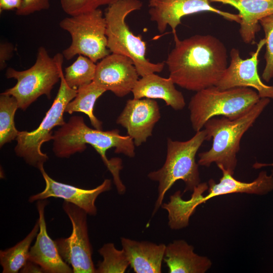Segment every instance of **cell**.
Wrapping results in <instances>:
<instances>
[{
	"instance_id": "obj_3",
	"label": "cell",
	"mask_w": 273,
	"mask_h": 273,
	"mask_svg": "<svg viewBox=\"0 0 273 273\" xmlns=\"http://www.w3.org/2000/svg\"><path fill=\"white\" fill-rule=\"evenodd\" d=\"M270 99L260 98L246 113L235 119L212 117L204 125L206 141L212 140L210 149L198 154L199 165L209 167L215 163L234 175L238 160L237 154L244 133L251 127L270 103Z\"/></svg>"
},
{
	"instance_id": "obj_10",
	"label": "cell",
	"mask_w": 273,
	"mask_h": 273,
	"mask_svg": "<svg viewBox=\"0 0 273 273\" xmlns=\"http://www.w3.org/2000/svg\"><path fill=\"white\" fill-rule=\"evenodd\" d=\"M62 207L72 225L71 235L55 242L63 260L70 264L74 273H95L87 223V213L76 205L64 201Z\"/></svg>"
},
{
	"instance_id": "obj_5",
	"label": "cell",
	"mask_w": 273,
	"mask_h": 273,
	"mask_svg": "<svg viewBox=\"0 0 273 273\" xmlns=\"http://www.w3.org/2000/svg\"><path fill=\"white\" fill-rule=\"evenodd\" d=\"M143 6L140 0H116L108 5L105 14L107 47L110 52L127 56L133 62L139 76L161 72L165 62H151L146 57V43L141 35L129 29L125 19L132 12Z\"/></svg>"
},
{
	"instance_id": "obj_20",
	"label": "cell",
	"mask_w": 273,
	"mask_h": 273,
	"mask_svg": "<svg viewBox=\"0 0 273 273\" xmlns=\"http://www.w3.org/2000/svg\"><path fill=\"white\" fill-rule=\"evenodd\" d=\"M170 78L162 77L155 73L141 77L132 90L134 99H160L175 110L186 106L183 94L176 89Z\"/></svg>"
},
{
	"instance_id": "obj_2",
	"label": "cell",
	"mask_w": 273,
	"mask_h": 273,
	"mask_svg": "<svg viewBox=\"0 0 273 273\" xmlns=\"http://www.w3.org/2000/svg\"><path fill=\"white\" fill-rule=\"evenodd\" d=\"M53 141V152L57 157L62 158L81 153L86 149V144L90 145L100 154L111 173L118 193H124L125 187L120 177L122 161L117 158L108 159L106 153L113 148L117 154L134 157L135 145L129 136L120 135L117 129L103 131L91 128L85 124L82 116L76 115L71 117L67 122L55 132Z\"/></svg>"
},
{
	"instance_id": "obj_27",
	"label": "cell",
	"mask_w": 273,
	"mask_h": 273,
	"mask_svg": "<svg viewBox=\"0 0 273 273\" xmlns=\"http://www.w3.org/2000/svg\"><path fill=\"white\" fill-rule=\"evenodd\" d=\"M259 23L264 32L266 44L265 65L262 78L269 82L273 78V14L261 19Z\"/></svg>"
},
{
	"instance_id": "obj_12",
	"label": "cell",
	"mask_w": 273,
	"mask_h": 273,
	"mask_svg": "<svg viewBox=\"0 0 273 273\" xmlns=\"http://www.w3.org/2000/svg\"><path fill=\"white\" fill-rule=\"evenodd\" d=\"M265 44V38L258 43L255 52L250 58L243 59L239 50L232 49L231 63L216 86L220 89L237 87H252L256 89L260 98L273 99V85H268L261 80L257 71L258 56Z\"/></svg>"
},
{
	"instance_id": "obj_26",
	"label": "cell",
	"mask_w": 273,
	"mask_h": 273,
	"mask_svg": "<svg viewBox=\"0 0 273 273\" xmlns=\"http://www.w3.org/2000/svg\"><path fill=\"white\" fill-rule=\"evenodd\" d=\"M103 260L98 262L96 273H123L130 266L124 251L112 243L105 244L99 250Z\"/></svg>"
},
{
	"instance_id": "obj_7",
	"label": "cell",
	"mask_w": 273,
	"mask_h": 273,
	"mask_svg": "<svg viewBox=\"0 0 273 273\" xmlns=\"http://www.w3.org/2000/svg\"><path fill=\"white\" fill-rule=\"evenodd\" d=\"M64 58L61 53L51 57L44 47H39L35 62L30 68L23 71L11 67L7 69L6 77L17 82L3 93L14 97L23 110L42 95L50 99L53 86L60 79Z\"/></svg>"
},
{
	"instance_id": "obj_18",
	"label": "cell",
	"mask_w": 273,
	"mask_h": 273,
	"mask_svg": "<svg viewBox=\"0 0 273 273\" xmlns=\"http://www.w3.org/2000/svg\"><path fill=\"white\" fill-rule=\"evenodd\" d=\"M130 267L136 273H161L166 246L149 241H138L121 238Z\"/></svg>"
},
{
	"instance_id": "obj_29",
	"label": "cell",
	"mask_w": 273,
	"mask_h": 273,
	"mask_svg": "<svg viewBox=\"0 0 273 273\" xmlns=\"http://www.w3.org/2000/svg\"><path fill=\"white\" fill-rule=\"evenodd\" d=\"M50 0H22L20 8L16 10L18 16H27L35 12L48 10Z\"/></svg>"
},
{
	"instance_id": "obj_16",
	"label": "cell",
	"mask_w": 273,
	"mask_h": 273,
	"mask_svg": "<svg viewBox=\"0 0 273 273\" xmlns=\"http://www.w3.org/2000/svg\"><path fill=\"white\" fill-rule=\"evenodd\" d=\"M40 171L44 179L46 187L43 191L29 197L30 203L51 197L61 198L78 206L87 214L94 216L97 213L95 204L97 197L111 188V180L109 179H105L94 189H83L54 180L48 175L43 167Z\"/></svg>"
},
{
	"instance_id": "obj_15",
	"label": "cell",
	"mask_w": 273,
	"mask_h": 273,
	"mask_svg": "<svg viewBox=\"0 0 273 273\" xmlns=\"http://www.w3.org/2000/svg\"><path fill=\"white\" fill-rule=\"evenodd\" d=\"M161 117L157 102L152 99H129L118 117L116 123L124 127L139 147L152 136L155 124Z\"/></svg>"
},
{
	"instance_id": "obj_8",
	"label": "cell",
	"mask_w": 273,
	"mask_h": 273,
	"mask_svg": "<svg viewBox=\"0 0 273 273\" xmlns=\"http://www.w3.org/2000/svg\"><path fill=\"white\" fill-rule=\"evenodd\" d=\"M77 90L67 84L63 71L61 73L60 85L55 99L39 126L32 131H19L14 149L16 155L26 163L39 170L43 167L48 156L41 150L42 145L53 140L52 129L66 122L63 114L68 104L76 96Z\"/></svg>"
},
{
	"instance_id": "obj_17",
	"label": "cell",
	"mask_w": 273,
	"mask_h": 273,
	"mask_svg": "<svg viewBox=\"0 0 273 273\" xmlns=\"http://www.w3.org/2000/svg\"><path fill=\"white\" fill-rule=\"evenodd\" d=\"M48 202L46 199L37 202L39 230L35 243L30 249L28 260L39 265L44 272H73L72 268L60 256L55 241L48 234L44 218V208Z\"/></svg>"
},
{
	"instance_id": "obj_23",
	"label": "cell",
	"mask_w": 273,
	"mask_h": 273,
	"mask_svg": "<svg viewBox=\"0 0 273 273\" xmlns=\"http://www.w3.org/2000/svg\"><path fill=\"white\" fill-rule=\"evenodd\" d=\"M105 92L94 82L80 87L75 97L67 105L65 112L70 114L75 112L84 113L95 128L102 130V122L94 115L93 109L97 100Z\"/></svg>"
},
{
	"instance_id": "obj_22",
	"label": "cell",
	"mask_w": 273,
	"mask_h": 273,
	"mask_svg": "<svg viewBox=\"0 0 273 273\" xmlns=\"http://www.w3.org/2000/svg\"><path fill=\"white\" fill-rule=\"evenodd\" d=\"M39 230L38 221L25 238L14 246L0 251L3 273H17L28 260L30 245Z\"/></svg>"
},
{
	"instance_id": "obj_25",
	"label": "cell",
	"mask_w": 273,
	"mask_h": 273,
	"mask_svg": "<svg viewBox=\"0 0 273 273\" xmlns=\"http://www.w3.org/2000/svg\"><path fill=\"white\" fill-rule=\"evenodd\" d=\"M17 100L4 94L0 95V146L10 143L18 136L19 131L15 127L14 116L18 109Z\"/></svg>"
},
{
	"instance_id": "obj_21",
	"label": "cell",
	"mask_w": 273,
	"mask_h": 273,
	"mask_svg": "<svg viewBox=\"0 0 273 273\" xmlns=\"http://www.w3.org/2000/svg\"><path fill=\"white\" fill-rule=\"evenodd\" d=\"M163 261L170 273H204L212 265L209 258L195 253L194 247L183 240L166 246Z\"/></svg>"
},
{
	"instance_id": "obj_31",
	"label": "cell",
	"mask_w": 273,
	"mask_h": 273,
	"mask_svg": "<svg viewBox=\"0 0 273 273\" xmlns=\"http://www.w3.org/2000/svg\"><path fill=\"white\" fill-rule=\"evenodd\" d=\"M22 0H0V13L4 11L19 9L22 4Z\"/></svg>"
},
{
	"instance_id": "obj_19",
	"label": "cell",
	"mask_w": 273,
	"mask_h": 273,
	"mask_svg": "<svg viewBox=\"0 0 273 273\" xmlns=\"http://www.w3.org/2000/svg\"><path fill=\"white\" fill-rule=\"evenodd\" d=\"M229 5L239 11L241 21L239 33L247 44L253 42L256 34L260 30L261 19L273 14V0H209Z\"/></svg>"
},
{
	"instance_id": "obj_1",
	"label": "cell",
	"mask_w": 273,
	"mask_h": 273,
	"mask_svg": "<svg viewBox=\"0 0 273 273\" xmlns=\"http://www.w3.org/2000/svg\"><path fill=\"white\" fill-rule=\"evenodd\" d=\"M174 35V48L165 62L169 76L183 88L198 92L216 86L228 67L227 50L210 34H196L180 40Z\"/></svg>"
},
{
	"instance_id": "obj_9",
	"label": "cell",
	"mask_w": 273,
	"mask_h": 273,
	"mask_svg": "<svg viewBox=\"0 0 273 273\" xmlns=\"http://www.w3.org/2000/svg\"><path fill=\"white\" fill-rule=\"evenodd\" d=\"M59 26L71 37L70 45L62 53L66 60H71L78 55L87 57L96 63L110 54L106 21L101 10L66 17L60 22Z\"/></svg>"
},
{
	"instance_id": "obj_28",
	"label": "cell",
	"mask_w": 273,
	"mask_h": 273,
	"mask_svg": "<svg viewBox=\"0 0 273 273\" xmlns=\"http://www.w3.org/2000/svg\"><path fill=\"white\" fill-rule=\"evenodd\" d=\"M116 0H61L62 9L66 14L73 16L99 9L104 5H109Z\"/></svg>"
},
{
	"instance_id": "obj_6",
	"label": "cell",
	"mask_w": 273,
	"mask_h": 273,
	"mask_svg": "<svg viewBox=\"0 0 273 273\" xmlns=\"http://www.w3.org/2000/svg\"><path fill=\"white\" fill-rule=\"evenodd\" d=\"M260 99L250 87L220 89L212 86L196 92L189 103L190 118L193 130H202L210 118L221 116L237 119L248 112Z\"/></svg>"
},
{
	"instance_id": "obj_34",
	"label": "cell",
	"mask_w": 273,
	"mask_h": 273,
	"mask_svg": "<svg viewBox=\"0 0 273 273\" xmlns=\"http://www.w3.org/2000/svg\"><path fill=\"white\" fill-rule=\"evenodd\" d=\"M157 0H149V6H151L153 4H154Z\"/></svg>"
},
{
	"instance_id": "obj_33",
	"label": "cell",
	"mask_w": 273,
	"mask_h": 273,
	"mask_svg": "<svg viewBox=\"0 0 273 273\" xmlns=\"http://www.w3.org/2000/svg\"><path fill=\"white\" fill-rule=\"evenodd\" d=\"M252 166L255 169H259L266 166H271L272 167V169L271 170V175H273V162L271 163H262L259 162H255Z\"/></svg>"
},
{
	"instance_id": "obj_14",
	"label": "cell",
	"mask_w": 273,
	"mask_h": 273,
	"mask_svg": "<svg viewBox=\"0 0 273 273\" xmlns=\"http://www.w3.org/2000/svg\"><path fill=\"white\" fill-rule=\"evenodd\" d=\"M139 76L130 58L112 53L97 64L93 82L106 91L123 97L132 92L139 79Z\"/></svg>"
},
{
	"instance_id": "obj_11",
	"label": "cell",
	"mask_w": 273,
	"mask_h": 273,
	"mask_svg": "<svg viewBox=\"0 0 273 273\" xmlns=\"http://www.w3.org/2000/svg\"><path fill=\"white\" fill-rule=\"evenodd\" d=\"M218 168L222 172L218 183L212 179L208 181V185L200 183L194 189L191 199L183 201L184 207L189 215L194 213L198 205L216 196L233 193L264 195L273 190V175H268L266 171H260L255 179L246 183L236 179L223 167Z\"/></svg>"
},
{
	"instance_id": "obj_24",
	"label": "cell",
	"mask_w": 273,
	"mask_h": 273,
	"mask_svg": "<svg viewBox=\"0 0 273 273\" xmlns=\"http://www.w3.org/2000/svg\"><path fill=\"white\" fill-rule=\"evenodd\" d=\"M97 64L83 55H78L76 60L65 68L64 78L69 87L75 89L93 82Z\"/></svg>"
},
{
	"instance_id": "obj_13",
	"label": "cell",
	"mask_w": 273,
	"mask_h": 273,
	"mask_svg": "<svg viewBox=\"0 0 273 273\" xmlns=\"http://www.w3.org/2000/svg\"><path fill=\"white\" fill-rule=\"evenodd\" d=\"M209 0H157L150 7L149 14L151 21L157 24L160 33L164 32L169 25L174 34L181 23L183 17L200 12L215 13L229 20L240 23L239 14L220 11L212 7Z\"/></svg>"
},
{
	"instance_id": "obj_30",
	"label": "cell",
	"mask_w": 273,
	"mask_h": 273,
	"mask_svg": "<svg viewBox=\"0 0 273 273\" xmlns=\"http://www.w3.org/2000/svg\"><path fill=\"white\" fill-rule=\"evenodd\" d=\"M14 46L8 42L0 43V69H4L7 66V62L12 57Z\"/></svg>"
},
{
	"instance_id": "obj_32",
	"label": "cell",
	"mask_w": 273,
	"mask_h": 273,
	"mask_svg": "<svg viewBox=\"0 0 273 273\" xmlns=\"http://www.w3.org/2000/svg\"><path fill=\"white\" fill-rule=\"evenodd\" d=\"M21 272H44L42 268L38 264L28 260L20 270Z\"/></svg>"
},
{
	"instance_id": "obj_4",
	"label": "cell",
	"mask_w": 273,
	"mask_h": 273,
	"mask_svg": "<svg viewBox=\"0 0 273 273\" xmlns=\"http://www.w3.org/2000/svg\"><path fill=\"white\" fill-rule=\"evenodd\" d=\"M205 141L204 129L197 131L192 138L186 141L167 139V154L163 165L148 174L149 179L158 183V198L153 215L162 205L166 193L177 180H182L185 184L184 193L193 192L201 183L196 155Z\"/></svg>"
}]
</instances>
